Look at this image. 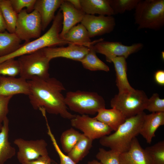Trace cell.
Here are the masks:
<instances>
[{
    "label": "cell",
    "instance_id": "cell-35",
    "mask_svg": "<svg viewBox=\"0 0 164 164\" xmlns=\"http://www.w3.org/2000/svg\"><path fill=\"white\" fill-rule=\"evenodd\" d=\"M10 0L13 9L18 14L25 8L28 13L32 12L36 0Z\"/></svg>",
    "mask_w": 164,
    "mask_h": 164
},
{
    "label": "cell",
    "instance_id": "cell-41",
    "mask_svg": "<svg viewBox=\"0 0 164 164\" xmlns=\"http://www.w3.org/2000/svg\"><path fill=\"white\" fill-rule=\"evenodd\" d=\"M86 164H102L100 162L96 160H93L88 162Z\"/></svg>",
    "mask_w": 164,
    "mask_h": 164
},
{
    "label": "cell",
    "instance_id": "cell-38",
    "mask_svg": "<svg viewBox=\"0 0 164 164\" xmlns=\"http://www.w3.org/2000/svg\"><path fill=\"white\" fill-rule=\"evenodd\" d=\"M154 79L156 82L158 84L164 85V71L159 70L156 71L154 74Z\"/></svg>",
    "mask_w": 164,
    "mask_h": 164
},
{
    "label": "cell",
    "instance_id": "cell-24",
    "mask_svg": "<svg viewBox=\"0 0 164 164\" xmlns=\"http://www.w3.org/2000/svg\"><path fill=\"white\" fill-rule=\"evenodd\" d=\"M21 40L15 33L7 31L0 32V57L9 55L21 46Z\"/></svg>",
    "mask_w": 164,
    "mask_h": 164
},
{
    "label": "cell",
    "instance_id": "cell-34",
    "mask_svg": "<svg viewBox=\"0 0 164 164\" xmlns=\"http://www.w3.org/2000/svg\"><path fill=\"white\" fill-rule=\"evenodd\" d=\"M145 109L151 113L164 112V99L159 97L156 93L148 98Z\"/></svg>",
    "mask_w": 164,
    "mask_h": 164
},
{
    "label": "cell",
    "instance_id": "cell-37",
    "mask_svg": "<svg viewBox=\"0 0 164 164\" xmlns=\"http://www.w3.org/2000/svg\"><path fill=\"white\" fill-rule=\"evenodd\" d=\"M22 164H57L48 155L39 157L36 159L24 162Z\"/></svg>",
    "mask_w": 164,
    "mask_h": 164
},
{
    "label": "cell",
    "instance_id": "cell-39",
    "mask_svg": "<svg viewBox=\"0 0 164 164\" xmlns=\"http://www.w3.org/2000/svg\"><path fill=\"white\" fill-rule=\"evenodd\" d=\"M6 30V24L0 7V32H4Z\"/></svg>",
    "mask_w": 164,
    "mask_h": 164
},
{
    "label": "cell",
    "instance_id": "cell-2",
    "mask_svg": "<svg viewBox=\"0 0 164 164\" xmlns=\"http://www.w3.org/2000/svg\"><path fill=\"white\" fill-rule=\"evenodd\" d=\"M145 114L143 111L126 118L113 133L100 138V143L120 154L127 151L133 139L139 134Z\"/></svg>",
    "mask_w": 164,
    "mask_h": 164
},
{
    "label": "cell",
    "instance_id": "cell-13",
    "mask_svg": "<svg viewBox=\"0 0 164 164\" xmlns=\"http://www.w3.org/2000/svg\"><path fill=\"white\" fill-rule=\"evenodd\" d=\"M42 50L50 60L54 58L63 57L79 61L88 53L89 48L83 46L68 44L66 47H46Z\"/></svg>",
    "mask_w": 164,
    "mask_h": 164
},
{
    "label": "cell",
    "instance_id": "cell-7",
    "mask_svg": "<svg viewBox=\"0 0 164 164\" xmlns=\"http://www.w3.org/2000/svg\"><path fill=\"white\" fill-rule=\"evenodd\" d=\"M148 98L142 90L132 91L115 95L110 101L111 107L120 111L126 118L136 115L145 109Z\"/></svg>",
    "mask_w": 164,
    "mask_h": 164
},
{
    "label": "cell",
    "instance_id": "cell-22",
    "mask_svg": "<svg viewBox=\"0 0 164 164\" xmlns=\"http://www.w3.org/2000/svg\"><path fill=\"white\" fill-rule=\"evenodd\" d=\"M82 10L85 14L113 16L109 0H80Z\"/></svg>",
    "mask_w": 164,
    "mask_h": 164
},
{
    "label": "cell",
    "instance_id": "cell-21",
    "mask_svg": "<svg viewBox=\"0 0 164 164\" xmlns=\"http://www.w3.org/2000/svg\"><path fill=\"white\" fill-rule=\"evenodd\" d=\"M94 118L114 131L126 119L120 111L114 108L110 109H101Z\"/></svg>",
    "mask_w": 164,
    "mask_h": 164
},
{
    "label": "cell",
    "instance_id": "cell-19",
    "mask_svg": "<svg viewBox=\"0 0 164 164\" xmlns=\"http://www.w3.org/2000/svg\"><path fill=\"white\" fill-rule=\"evenodd\" d=\"M62 39L68 42L69 44L80 45L88 48L103 40V39L101 38L91 41L87 30L81 23L71 28Z\"/></svg>",
    "mask_w": 164,
    "mask_h": 164
},
{
    "label": "cell",
    "instance_id": "cell-18",
    "mask_svg": "<svg viewBox=\"0 0 164 164\" xmlns=\"http://www.w3.org/2000/svg\"><path fill=\"white\" fill-rule=\"evenodd\" d=\"M164 125V112L152 113L145 115L139 134L146 142L151 143L152 138L155 136V132L160 126Z\"/></svg>",
    "mask_w": 164,
    "mask_h": 164
},
{
    "label": "cell",
    "instance_id": "cell-15",
    "mask_svg": "<svg viewBox=\"0 0 164 164\" xmlns=\"http://www.w3.org/2000/svg\"><path fill=\"white\" fill-rule=\"evenodd\" d=\"M60 9L59 10L62 13L63 20L59 36L62 39L71 28L81 22L85 14L83 11L75 8L67 0H63Z\"/></svg>",
    "mask_w": 164,
    "mask_h": 164
},
{
    "label": "cell",
    "instance_id": "cell-14",
    "mask_svg": "<svg viewBox=\"0 0 164 164\" xmlns=\"http://www.w3.org/2000/svg\"><path fill=\"white\" fill-rule=\"evenodd\" d=\"M30 93L27 80L20 77L16 78L0 75V96H13L17 94L28 95Z\"/></svg>",
    "mask_w": 164,
    "mask_h": 164
},
{
    "label": "cell",
    "instance_id": "cell-12",
    "mask_svg": "<svg viewBox=\"0 0 164 164\" xmlns=\"http://www.w3.org/2000/svg\"><path fill=\"white\" fill-rule=\"evenodd\" d=\"M80 23L87 30L90 38L110 33L114 30L116 25L113 16L86 14Z\"/></svg>",
    "mask_w": 164,
    "mask_h": 164
},
{
    "label": "cell",
    "instance_id": "cell-8",
    "mask_svg": "<svg viewBox=\"0 0 164 164\" xmlns=\"http://www.w3.org/2000/svg\"><path fill=\"white\" fill-rule=\"evenodd\" d=\"M42 31L41 17L36 10L28 13L24 9L18 14L15 33L21 41L27 43L32 39H37Z\"/></svg>",
    "mask_w": 164,
    "mask_h": 164
},
{
    "label": "cell",
    "instance_id": "cell-9",
    "mask_svg": "<svg viewBox=\"0 0 164 164\" xmlns=\"http://www.w3.org/2000/svg\"><path fill=\"white\" fill-rule=\"evenodd\" d=\"M70 121L73 127L81 131L83 134L93 140L109 135L113 131L94 117L87 115L76 114Z\"/></svg>",
    "mask_w": 164,
    "mask_h": 164
},
{
    "label": "cell",
    "instance_id": "cell-36",
    "mask_svg": "<svg viewBox=\"0 0 164 164\" xmlns=\"http://www.w3.org/2000/svg\"><path fill=\"white\" fill-rule=\"evenodd\" d=\"M13 96H0V123H3L9 112L8 106Z\"/></svg>",
    "mask_w": 164,
    "mask_h": 164
},
{
    "label": "cell",
    "instance_id": "cell-29",
    "mask_svg": "<svg viewBox=\"0 0 164 164\" xmlns=\"http://www.w3.org/2000/svg\"><path fill=\"white\" fill-rule=\"evenodd\" d=\"M150 164H164V141H159L145 149Z\"/></svg>",
    "mask_w": 164,
    "mask_h": 164
},
{
    "label": "cell",
    "instance_id": "cell-3",
    "mask_svg": "<svg viewBox=\"0 0 164 164\" xmlns=\"http://www.w3.org/2000/svg\"><path fill=\"white\" fill-rule=\"evenodd\" d=\"M63 20L62 13L59 10L55 16L51 26L45 33L33 41L22 44L14 52L7 55L0 57V63L8 59H15L45 47L69 44L68 42L61 39L59 36L62 29Z\"/></svg>",
    "mask_w": 164,
    "mask_h": 164
},
{
    "label": "cell",
    "instance_id": "cell-26",
    "mask_svg": "<svg viewBox=\"0 0 164 164\" xmlns=\"http://www.w3.org/2000/svg\"><path fill=\"white\" fill-rule=\"evenodd\" d=\"M93 45L89 47L88 53L79 61L81 62L84 68L89 70L109 71V67L97 57L93 48Z\"/></svg>",
    "mask_w": 164,
    "mask_h": 164
},
{
    "label": "cell",
    "instance_id": "cell-4",
    "mask_svg": "<svg viewBox=\"0 0 164 164\" xmlns=\"http://www.w3.org/2000/svg\"><path fill=\"white\" fill-rule=\"evenodd\" d=\"M135 10V23L138 29L158 30L164 26V0H139Z\"/></svg>",
    "mask_w": 164,
    "mask_h": 164
},
{
    "label": "cell",
    "instance_id": "cell-6",
    "mask_svg": "<svg viewBox=\"0 0 164 164\" xmlns=\"http://www.w3.org/2000/svg\"><path fill=\"white\" fill-rule=\"evenodd\" d=\"M20 71V77L26 80L34 77L46 79L50 77L49 72L50 61L42 49L18 57Z\"/></svg>",
    "mask_w": 164,
    "mask_h": 164
},
{
    "label": "cell",
    "instance_id": "cell-20",
    "mask_svg": "<svg viewBox=\"0 0 164 164\" xmlns=\"http://www.w3.org/2000/svg\"><path fill=\"white\" fill-rule=\"evenodd\" d=\"M126 59L123 57H117L111 61L116 72V85L119 93L132 91L135 89L130 85L127 78Z\"/></svg>",
    "mask_w": 164,
    "mask_h": 164
},
{
    "label": "cell",
    "instance_id": "cell-23",
    "mask_svg": "<svg viewBox=\"0 0 164 164\" xmlns=\"http://www.w3.org/2000/svg\"><path fill=\"white\" fill-rule=\"evenodd\" d=\"M0 130V164H4L9 159L12 158L15 154L14 147L9 142V121L7 117L3 122Z\"/></svg>",
    "mask_w": 164,
    "mask_h": 164
},
{
    "label": "cell",
    "instance_id": "cell-1",
    "mask_svg": "<svg viewBox=\"0 0 164 164\" xmlns=\"http://www.w3.org/2000/svg\"><path fill=\"white\" fill-rule=\"evenodd\" d=\"M27 81L30 89L28 96L34 109L44 110L70 120L75 116L76 114L68 110L62 93L65 88L59 80L50 77L46 79L34 77Z\"/></svg>",
    "mask_w": 164,
    "mask_h": 164
},
{
    "label": "cell",
    "instance_id": "cell-27",
    "mask_svg": "<svg viewBox=\"0 0 164 164\" xmlns=\"http://www.w3.org/2000/svg\"><path fill=\"white\" fill-rule=\"evenodd\" d=\"M0 7L6 24V30L15 33L18 14L14 10L10 0H0Z\"/></svg>",
    "mask_w": 164,
    "mask_h": 164
},
{
    "label": "cell",
    "instance_id": "cell-30",
    "mask_svg": "<svg viewBox=\"0 0 164 164\" xmlns=\"http://www.w3.org/2000/svg\"><path fill=\"white\" fill-rule=\"evenodd\" d=\"M20 67L17 60L10 59L0 63V75L15 77L19 75Z\"/></svg>",
    "mask_w": 164,
    "mask_h": 164
},
{
    "label": "cell",
    "instance_id": "cell-5",
    "mask_svg": "<svg viewBox=\"0 0 164 164\" xmlns=\"http://www.w3.org/2000/svg\"><path fill=\"white\" fill-rule=\"evenodd\" d=\"M67 107L80 115H94L105 108L103 98L97 93L78 90L69 91L65 97Z\"/></svg>",
    "mask_w": 164,
    "mask_h": 164
},
{
    "label": "cell",
    "instance_id": "cell-16",
    "mask_svg": "<svg viewBox=\"0 0 164 164\" xmlns=\"http://www.w3.org/2000/svg\"><path fill=\"white\" fill-rule=\"evenodd\" d=\"M120 164H150L149 158L136 137L132 140L129 149L120 154Z\"/></svg>",
    "mask_w": 164,
    "mask_h": 164
},
{
    "label": "cell",
    "instance_id": "cell-33",
    "mask_svg": "<svg viewBox=\"0 0 164 164\" xmlns=\"http://www.w3.org/2000/svg\"><path fill=\"white\" fill-rule=\"evenodd\" d=\"M44 116L46 122L47 133L50 137L53 146L59 155L60 160V164H76L67 155H65L61 150L57 142L54 135L51 131L46 115H44Z\"/></svg>",
    "mask_w": 164,
    "mask_h": 164
},
{
    "label": "cell",
    "instance_id": "cell-11",
    "mask_svg": "<svg viewBox=\"0 0 164 164\" xmlns=\"http://www.w3.org/2000/svg\"><path fill=\"white\" fill-rule=\"evenodd\" d=\"M13 143L18 148L17 158L21 164L48 155L47 143L43 139L26 140L19 138Z\"/></svg>",
    "mask_w": 164,
    "mask_h": 164
},
{
    "label": "cell",
    "instance_id": "cell-42",
    "mask_svg": "<svg viewBox=\"0 0 164 164\" xmlns=\"http://www.w3.org/2000/svg\"><path fill=\"white\" fill-rule=\"evenodd\" d=\"M2 126V124L0 123V130H1Z\"/></svg>",
    "mask_w": 164,
    "mask_h": 164
},
{
    "label": "cell",
    "instance_id": "cell-32",
    "mask_svg": "<svg viewBox=\"0 0 164 164\" xmlns=\"http://www.w3.org/2000/svg\"><path fill=\"white\" fill-rule=\"evenodd\" d=\"M120 154L111 149L107 150L104 148H100L96 156L102 164H120Z\"/></svg>",
    "mask_w": 164,
    "mask_h": 164
},
{
    "label": "cell",
    "instance_id": "cell-17",
    "mask_svg": "<svg viewBox=\"0 0 164 164\" xmlns=\"http://www.w3.org/2000/svg\"><path fill=\"white\" fill-rule=\"evenodd\" d=\"M63 0H36L34 10L39 13L41 20L42 30L44 31L53 20L55 14Z\"/></svg>",
    "mask_w": 164,
    "mask_h": 164
},
{
    "label": "cell",
    "instance_id": "cell-10",
    "mask_svg": "<svg viewBox=\"0 0 164 164\" xmlns=\"http://www.w3.org/2000/svg\"><path fill=\"white\" fill-rule=\"evenodd\" d=\"M141 43H134L127 46L119 42L101 41L93 45L96 53L105 56L106 61L111 63L113 59L117 57L127 58L130 55L141 50L143 47Z\"/></svg>",
    "mask_w": 164,
    "mask_h": 164
},
{
    "label": "cell",
    "instance_id": "cell-40",
    "mask_svg": "<svg viewBox=\"0 0 164 164\" xmlns=\"http://www.w3.org/2000/svg\"><path fill=\"white\" fill-rule=\"evenodd\" d=\"M76 9L82 10L80 0H67Z\"/></svg>",
    "mask_w": 164,
    "mask_h": 164
},
{
    "label": "cell",
    "instance_id": "cell-25",
    "mask_svg": "<svg viewBox=\"0 0 164 164\" xmlns=\"http://www.w3.org/2000/svg\"><path fill=\"white\" fill-rule=\"evenodd\" d=\"M93 141L82 133L78 142L67 155L77 164L88 154L92 146Z\"/></svg>",
    "mask_w": 164,
    "mask_h": 164
},
{
    "label": "cell",
    "instance_id": "cell-28",
    "mask_svg": "<svg viewBox=\"0 0 164 164\" xmlns=\"http://www.w3.org/2000/svg\"><path fill=\"white\" fill-rule=\"evenodd\" d=\"M82 133L71 128L64 131L61 134L60 141L63 151L67 154L80 139Z\"/></svg>",
    "mask_w": 164,
    "mask_h": 164
},
{
    "label": "cell",
    "instance_id": "cell-31",
    "mask_svg": "<svg viewBox=\"0 0 164 164\" xmlns=\"http://www.w3.org/2000/svg\"><path fill=\"white\" fill-rule=\"evenodd\" d=\"M139 0H109L114 15L135 9Z\"/></svg>",
    "mask_w": 164,
    "mask_h": 164
}]
</instances>
